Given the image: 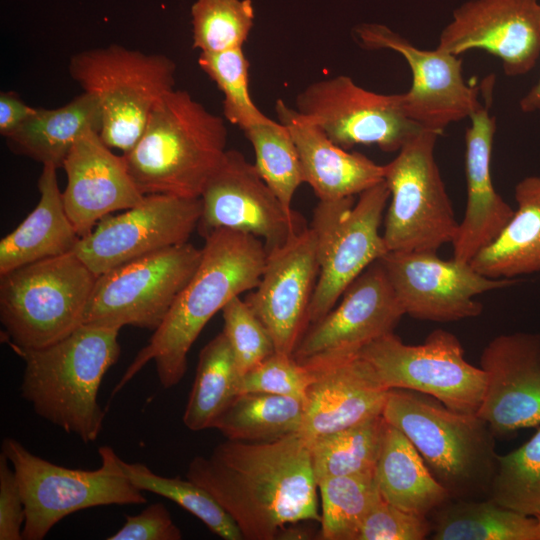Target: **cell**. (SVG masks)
<instances>
[{"mask_svg":"<svg viewBox=\"0 0 540 540\" xmlns=\"http://www.w3.org/2000/svg\"><path fill=\"white\" fill-rule=\"evenodd\" d=\"M480 367L486 385L476 414L495 436L540 425V333L496 336L483 349Z\"/></svg>","mask_w":540,"mask_h":540,"instance_id":"21","label":"cell"},{"mask_svg":"<svg viewBox=\"0 0 540 540\" xmlns=\"http://www.w3.org/2000/svg\"><path fill=\"white\" fill-rule=\"evenodd\" d=\"M255 153V167L283 205L292 210L298 187L304 183L302 166L288 128L269 119L243 130Z\"/></svg>","mask_w":540,"mask_h":540,"instance_id":"36","label":"cell"},{"mask_svg":"<svg viewBox=\"0 0 540 540\" xmlns=\"http://www.w3.org/2000/svg\"><path fill=\"white\" fill-rule=\"evenodd\" d=\"M382 416L410 440L451 499L489 498L498 454L495 435L477 414L427 394L390 389Z\"/></svg>","mask_w":540,"mask_h":540,"instance_id":"5","label":"cell"},{"mask_svg":"<svg viewBox=\"0 0 540 540\" xmlns=\"http://www.w3.org/2000/svg\"><path fill=\"white\" fill-rule=\"evenodd\" d=\"M1 452L9 460L25 504V540H42L66 516L83 509L147 502L143 491L125 475L120 457L101 446V466L95 470L71 469L30 452L18 440L6 437Z\"/></svg>","mask_w":540,"mask_h":540,"instance_id":"8","label":"cell"},{"mask_svg":"<svg viewBox=\"0 0 540 540\" xmlns=\"http://www.w3.org/2000/svg\"><path fill=\"white\" fill-rule=\"evenodd\" d=\"M198 65L224 95L223 113L242 131L270 118L254 104L249 94V62L243 48L217 53L200 52Z\"/></svg>","mask_w":540,"mask_h":540,"instance_id":"39","label":"cell"},{"mask_svg":"<svg viewBox=\"0 0 540 540\" xmlns=\"http://www.w3.org/2000/svg\"><path fill=\"white\" fill-rule=\"evenodd\" d=\"M68 70L99 104L103 142L126 153L142 135L154 106L174 89L176 65L163 54L113 44L75 53Z\"/></svg>","mask_w":540,"mask_h":540,"instance_id":"7","label":"cell"},{"mask_svg":"<svg viewBox=\"0 0 540 540\" xmlns=\"http://www.w3.org/2000/svg\"><path fill=\"white\" fill-rule=\"evenodd\" d=\"M339 304L308 326L293 357L303 365L354 356L393 332L405 312L380 260L345 290Z\"/></svg>","mask_w":540,"mask_h":540,"instance_id":"18","label":"cell"},{"mask_svg":"<svg viewBox=\"0 0 540 540\" xmlns=\"http://www.w3.org/2000/svg\"><path fill=\"white\" fill-rule=\"evenodd\" d=\"M186 478L212 495L246 540H274L286 525L321 521L310 445L300 432L269 442L227 439L195 456Z\"/></svg>","mask_w":540,"mask_h":540,"instance_id":"1","label":"cell"},{"mask_svg":"<svg viewBox=\"0 0 540 540\" xmlns=\"http://www.w3.org/2000/svg\"><path fill=\"white\" fill-rule=\"evenodd\" d=\"M97 276L72 251L0 275V321L6 342L53 344L83 324Z\"/></svg>","mask_w":540,"mask_h":540,"instance_id":"6","label":"cell"},{"mask_svg":"<svg viewBox=\"0 0 540 540\" xmlns=\"http://www.w3.org/2000/svg\"><path fill=\"white\" fill-rule=\"evenodd\" d=\"M199 198L148 194L136 206L101 219L73 252L99 276L155 251L187 243L198 228Z\"/></svg>","mask_w":540,"mask_h":540,"instance_id":"14","label":"cell"},{"mask_svg":"<svg viewBox=\"0 0 540 540\" xmlns=\"http://www.w3.org/2000/svg\"><path fill=\"white\" fill-rule=\"evenodd\" d=\"M430 251H388L380 262L409 316L426 321L453 322L481 314L475 296L512 286L516 279L482 275L470 263L443 260Z\"/></svg>","mask_w":540,"mask_h":540,"instance_id":"17","label":"cell"},{"mask_svg":"<svg viewBox=\"0 0 540 540\" xmlns=\"http://www.w3.org/2000/svg\"><path fill=\"white\" fill-rule=\"evenodd\" d=\"M36 108L25 104L12 92L0 94V134L6 137L24 121H26Z\"/></svg>","mask_w":540,"mask_h":540,"instance_id":"45","label":"cell"},{"mask_svg":"<svg viewBox=\"0 0 540 540\" xmlns=\"http://www.w3.org/2000/svg\"><path fill=\"white\" fill-rule=\"evenodd\" d=\"M314 379V372L299 363L293 355L275 352L240 376L238 394L259 392L305 401Z\"/></svg>","mask_w":540,"mask_h":540,"instance_id":"41","label":"cell"},{"mask_svg":"<svg viewBox=\"0 0 540 540\" xmlns=\"http://www.w3.org/2000/svg\"><path fill=\"white\" fill-rule=\"evenodd\" d=\"M108 540H180L182 532L163 503H152L137 515H127Z\"/></svg>","mask_w":540,"mask_h":540,"instance_id":"43","label":"cell"},{"mask_svg":"<svg viewBox=\"0 0 540 540\" xmlns=\"http://www.w3.org/2000/svg\"><path fill=\"white\" fill-rule=\"evenodd\" d=\"M238 373L229 341L220 332L200 351L183 423L191 431L213 428L238 395Z\"/></svg>","mask_w":540,"mask_h":540,"instance_id":"32","label":"cell"},{"mask_svg":"<svg viewBox=\"0 0 540 540\" xmlns=\"http://www.w3.org/2000/svg\"><path fill=\"white\" fill-rule=\"evenodd\" d=\"M119 330L82 324L45 347L12 346L25 363L21 397L38 416L66 433L84 443L96 441L105 418L98 392L104 375L119 358Z\"/></svg>","mask_w":540,"mask_h":540,"instance_id":"3","label":"cell"},{"mask_svg":"<svg viewBox=\"0 0 540 540\" xmlns=\"http://www.w3.org/2000/svg\"><path fill=\"white\" fill-rule=\"evenodd\" d=\"M227 129L185 90L172 89L154 106L142 135L122 156L143 195L199 198L223 160Z\"/></svg>","mask_w":540,"mask_h":540,"instance_id":"4","label":"cell"},{"mask_svg":"<svg viewBox=\"0 0 540 540\" xmlns=\"http://www.w3.org/2000/svg\"><path fill=\"white\" fill-rule=\"evenodd\" d=\"M57 168L43 165L40 199L32 212L0 241V275L21 266L72 252L78 236L63 203Z\"/></svg>","mask_w":540,"mask_h":540,"instance_id":"26","label":"cell"},{"mask_svg":"<svg viewBox=\"0 0 540 540\" xmlns=\"http://www.w3.org/2000/svg\"><path fill=\"white\" fill-rule=\"evenodd\" d=\"M317 487L321 540H356L363 520L382 499L374 473L330 477L318 481Z\"/></svg>","mask_w":540,"mask_h":540,"instance_id":"34","label":"cell"},{"mask_svg":"<svg viewBox=\"0 0 540 540\" xmlns=\"http://www.w3.org/2000/svg\"><path fill=\"white\" fill-rule=\"evenodd\" d=\"M62 168L67 176L64 207L80 238L104 217L136 206L145 196L123 156L113 153L95 130H87L76 140Z\"/></svg>","mask_w":540,"mask_h":540,"instance_id":"22","label":"cell"},{"mask_svg":"<svg viewBox=\"0 0 540 540\" xmlns=\"http://www.w3.org/2000/svg\"><path fill=\"white\" fill-rule=\"evenodd\" d=\"M440 134L422 129L384 165L391 202L382 234L388 251H430L452 243L459 226L434 157Z\"/></svg>","mask_w":540,"mask_h":540,"instance_id":"9","label":"cell"},{"mask_svg":"<svg viewBox=\"0 0 540 540\" xmlns=\"http://www.w3.org/2000/svg\"><path fill=\"white\" fill-rule=\"evenodd\" d=\"M305 401L259 392L238 394L214 427L229 440L269 442L300 432Z\"/></svg>","mask_w":540,"mask_h":540,"instance_id":"31","label":"cell"},{"mask_svg":"<svg viewBox=\"0 0 540 540\" xmlns=\"http://www.w3.org/2000/svg\"><path fill=\"white\" fill-rule=\"evenodd\" d=\"M204 238L193 276L123 373L112 396L151 361L162 387L176 386L185 375L188 353L208 321L231 299L258 285L267 255L261 239L228 229Z\"/></svg>","mask_w":540,"mask_h":540,"instance_id":"2","label":"cell"},{"mask_svg":"<svg viewBox=\"0 0 540 540\" xmlns=\"http://www.w3.org/2000/svg\"><path fill=\"white\" fill-rule=\"evenodd\" d=\"M489 498L524 515H540V427L517 449L497 456Z\"/></svg>","mask_w":540,"mask_h":540,"instance_id":"37","label":"cell"},{"mask_svg":"<svg viewBox=\"0 0 540 540\" xmlns=\"http://www.w3.org/2000/svg\"><path fill=\"white\" fill-rule=\"evenodd\" d=\"M390 198L386 182L354 197L319 201L313 213L319 276L308 312V326L325 316L348 286L388 249L379 228ZM308 328V327H307Z\"/></svg>","mask_w":540,"mask_h":540,"instance_id":"10","label":"cell"},{"mask_svg":"<svg viewBox=\"0 0 540 540\" xmlns=\"http://www.w3.org/2000/svg\"><path fill=\"white\" fill-rule=\"evenodd\" d=\"M296 523L286 525L283 529L280 530V532L277 535L276 539H290V540H304V539H311L312 532L310 529H306L303 527H295Z\"/></svg>","mask_w":540,"mask_h":540,"instance_id":"47","label":"cell"},{"mask_svg":"<svg viewBox=\"0 0 540 540\" xmlns=\"http://www.w3.org/2000/svg\"><path fill=\"white\" fill-rule=\"evenodd\" d=\"M520 110L532 113L540 110V79L519 101Z\"/></svg>","mask_w":540,"mask_h":540,"instance_id":"46","label":"cell"},{"mask_svg":"<svg viewBox=\"0 0 540 540\" xmlns=\"http://www.w3.org/2000/svg\"><path fill=\"white\" fill-rule=\"evenodd\" d=\"M494 76L480 85L484 103L470 115L465 133L467 205L453 244V259L469 263L493 242L514 214V209L496 192L491 178V153L496 117L490 114Z\"/></svg>","mask_w":540,"mask_h":540,"instance_id":"23","label":"cell"},{"mask_svg":"<svg viewBox=\"0 0 540 540\" xmlns=\"http://www.w3.org/2000/svg\"><path fill=\"white\" fill-rule=\"evenodd\" d=\"M436 48L457 56L484 50L507 76L525 75L540 56V0H468L453 11Z\"/></svg>","mask_w":540,"mask_h":540,"instance_id":"20","label":"cell"},{"mask_svg":"<svg viewBox=\"0 0 540 540\" xmlns=\"http://www.w3.org/2000/svg\"><path fill=\"white\" fill-rule=\"evenodd\" d=\"M517 209L488 246L469 262L474 270L495 279L540 272V176L515 186Z\"/></svg>","mask_w":540,"mask_h":540,"instance_id":"27","label":"cell"},{"mask_svg":"<svg viewBox=\"0 0 540 540\" xmlns=\"http://www.w3.org/2000/svg\"><path fill=\"white\" fill-rule=\"evenodd\" d=\"M431 532L427 516L404 511L381 499L363 520L356 540H423Z\"/></svg>","mask_w":540,"mask_h":540,"instance_id":"42","label":"cell"},{"mask_svg":"<svg viewBox=\"0 0 540 540\" xmlns=\"http://www.w3.org/2000/svg\"><path fill=\"white\" fill-rule=\"evenodd\" d=\"M432 514L434 540H540L536 517L501 506L490 498L450 499Z\"/></svg>","mask_w":540,"mask_h":540,"instance_id":"30","label":"cell"},{"mask_svg":"<svg viewBox=\"0 0 540 540\" xmlns=\"http://www.w3.org/2000/svg\"><path fill=\"white\" fill-rule=\"evenodd\" d=\"M295 103L304 119L346 150L376 145L386 152H398L423 129L404 113L400 93H376L346 75L309 84Z\"/></svg>","mask_w":540,"mask_h":540,"instance_id":"13","label":"cell"},{"mask_svg":"<svg viewBox=\"0 0 540 540\" xmlns=\"http://www.w3.org/2000/svg\"><path fill=\"white\" fill-rule=\"evenodd\" d=\"M198 230L205 237L218 229L254 235L267 251L306 228L299 213L287 209L262 179L254 164L227 150L200 196Z\"/></svg>","mask_w":540,"mask_h":540,"instance_id":"16","label":"cell"},{"mask_svg":"<svg viewBox=\"0 0 540 540\" xmlns=\"http://www.w3.org/2000/svg\"><path fill=\"white\" fill-rule=\"evenodd\" d=\"M275 112L294 140L304 183L319 201L354 197L384 180V165L338 146L283 100L276 101Z\"/></svg>","mask_w":540,"mask_h":540,"instance_id":"25","label":"cell"},{"mask_svg":"<svg viewBox=\"0 0 540 540\" xmlns=\"http://www.w3.org/2000/svg\"><path fill=\"white\" fill-rule=\"evenodd\" d=\"M358 356L386 389L427 394L455 411L476 414L486 375L465 358L459 339L436 329L421 344L404 343L394 332L363 347Z\"/></svg>","mask_w":540,"mask_h":540,"instance_id":"11","label":"cell"},{"mask_svg":"<svg viewBox=\"0 0 540 540\" xmlns=\"http://www.w3.org/2000/svg\"><path fill=\"white\" fill-rule=\"evenodd\" d=\"M125 475L140 490L163 496L202 521L206 527L224 540H242L243 535L224 508L198 484L179 477H165L154 473L143 463H128L120 459Z\"/></svg>","mask_w":540,"mask_h":540,"instance_id":"35","label":"cell"},{"mask_svg":"<svg viewBox=\"0 0 540 540\" xmlns=\"http://www.w3.org/2000/svg\"><path fill=\"white\" fill-rule=\"evenodd\" d=\"M354 33L363 48L389 49L406 60L412 85L400 93L401 105L406 116L421 128L441 134L450 124L469 118L481 105L480 87L465 82L459 56L437 48L420 49L383 24H360Z\"/></svg>","mask_w":540,"mask_h":540,"instance_id":"15","label":"cell"},{"mask_svg":"<svg viewBox=\"0 0 540 540\" xmlns=\"http://www.w3.org/2000/svg\"><path fill=\"white\" fill-rule=\"evenodd\" d=\"M307 367L315 379L305 399L300 433L309 443L382 415L389 390L358 354Z\"/></svg>","mask_w":540,"mask_h":540,"instance_id":"24","label":"cell"},{"mask_svg":"<svg viewBox=\"0 0 540 540\" xmlns=\"http://www.w3.org/2000/svg\"><path fill=\"white\" fill-rule=\"evenodd\" d=\"M386 426L380 415L311 441L316 483L330 477L374 473Z\"/></svg>","mask_w":540,"mask_h":540,"instance_id":"33","label":"cell"},{"mask_svg":"<svg viewBox=\"0 0 540 540\" xmlns=\"http://www.w3.org/2000/svg\"><path fill=\"white\" fill-rule=\"evenodd\" d=\"M374 478L381 498L407 512L428 516L451 499L410 440L388 423Z\"/></svg>","mask_w":540,"mask_h":540,"instance_id":"29","label":"cell"},{"mask_svg":"<svg viewBox=\"0 0 540 540\" xmlns=\"http://www.w3.org/2000/svg\"><path fill=\"white\" fill-rule=\"evenodd\" d=\"M318 276L311 227L267 251L260 281L244 300L267 329L277 353L293 355L306 331Z\"/></svg>","mask_w":540,"mask_h":540,"instance_id":"19","label":"cell"},{"mask_svg":"<svg viewBox=\"0 0 540 540\" xmlns=\"http://www.w3.org/2000/svg\"><path fill=\"white\" fill-rule=\"evenodd\" d=\"M101 126V112L96 98L83 91L61 107L36 108L5 139L13 153L58 169L63 166L76 140L90 129L100 133Z\"/></svg>","mask_w":540,"mask_h":540,"instance_id":"28","label":"cell"},{"mask_svg":"<svg viewBox=\"0 0 540 540\" xmlns=\"http://www.w3.org/2000/svg\"><path fill=\"white\" fill-rule=\"evenodd\" d=\"M26 513L19 482L7 457L0 454V540H22Z\"/></svg>","mask_w":540,"mask_h":540,"instance_id":"44","label":"cell"},{"mask_svg":"<svg viewBox=\"0 0 540 540\" xmlns=\"http://www.w3.org/2000/svg\"><path fill=\"white\" fill-rule=\"evenodd\" d=\"M202 248L187 242L119 265L99 276L83 324L155 331L193 276Z\"/></svg>","mask_w":540,"mask_h":540,"instance_id":"12","label":"cell"},{"mask_svg":"<svg viewBox=\"0 0 540 540\" xmlns=\"http://www.w3.org/2000/svg\"><path fill=\"white\" fill-rule=\"evenodd\" d=\"M191 15L193 47L207 53L243 48L255 18L251 0H196Z\"/></svg>","mask_w":540,"mask_h":540,"instance_id":"38","label":"cell"},{"mask_svg":"<svg viewBox=\"0 0 540 540\" xmlns=\"http://www.w3.org/2000/svg\"><path fill=\"white\" fill-rule=\"evenodd\" d=\"M537 520H538L539 525H540V515L537 517Z\"/></svg>","mask_w":540,"mask_h":540,"instance_id":"48","label":"cell"},{"mask_svg":"<svg viewBox=\"0 0 540 540\" xmlns=\"http://www.w3.org/2000/svg\"><path fill=\"white\" fill-rule=\"evenodd\" d=\"M221 311L223 332L231 346L240 376L276 352L267 329L245 300L236 296Z\"/></svg>","mask_w":540,"mask_h":540,"instance_id":"40","label":"cell"}]
</instances>
